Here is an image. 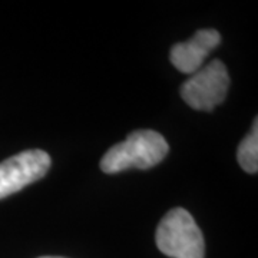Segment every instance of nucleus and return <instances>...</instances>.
Masks as SVG:
<instances>
[{"mask_svg": "<svg viewBox=\"0 0 258 258\" xmlns=\"http://www.w3.org/2000/svg\"><path fill=\"white\" fill-rule=\"evenodd\" d=\"M221 36L215 29H201L189 40L176 43L169 59L182 74L192 75L204 66L207 56L220 45Z\"/></svg>", "mask_w": 258, "mask_h": 258, "instance_id": "nucleus-5", "label": "nucleus"}, {"mask_svg": "<svg viewBox=\"0 0 258 258\" xmlns=\"http://www.w3.org/2000/svg\"><path fill=\"white\" fill-rule=\"evenodd\" d=\"M230 82L225 64L215 59L182 83L181 96L195 111H212L227 98Z\"/></svg>", "mask_w": 258, "mask_h": 258, "instance_id": "nucleus-3", "label": "nucleus"}, {"mask_svg": "<svg viewBox=\"0 0 258 258\" xmlns=\"http://www.w3.org/2000/svg\"><path fill=\"white\" fill-rule=\"evenodd\" d=\"M237 159L241 168L248 172L255 174L258 171V122L257 118L252 123V129L245 138L241 141L238 151H237Z\"/></svg>", "mask_w": 258, "mask_h": 258, "instance_id": "nucleus-6", "label": "nucleus"}, {"mask_svg": "<svg viewBox=\"0 0 258 258\" xmlns=\"http://www.w3.org/2000/svg\"><path fill=\"white\" fill-rule=\"evenodd\" d=\"M169 151L165 138L151 129H139L129 134L103 155L101 169L105 174H116L131 168L149 169L158 165Z\"/></svg>", "mask_w": 258, "mask_h": 258, "instance_id": "nucleus-1", "label": "nucleus"}, {"mask_svg": "<svg viewBox=\"0 0 258 258\" xmlns=\"http://www.w3.org/2000/svg\"><path fill=\"white\" fill-rule=\"evenodd\" d=\"M50 157L45 151L29 149L0 164V200L23 189L46 175Z\"/></svg>", "mask_w": 258, "mask_h": 258, "instance_id": "nucleus-4", "label": "nucleus"}, {"mask_svg": "<svg viewBox=\"0 0 258 258\" xmlns=\"http://www.w3.org/2000/svg\"><path fill=\"white\" fill-rule=\"evenodd\" d=\"M157 247L171 258H204L205 242L192 215L184 208L165 214L157 228Z\"/></svg>", "mask_w": 258, "mask_h": 258, "instance_id": "nucleus-2", "label": "nucleus"}, {"mask_svg": "<svg viewBox=\"0 0 258 258\" xmlns=\"http://www.w3.org/2000/svg\"><path fill=\"white\" fill-rule=\"evenodd\" d=\"M40 258H63V257H40Z\"/></svg>", "mask_w": 258, "mask_h": 258, "instance_id": "nucleus-7", "label": "nucleus"}]
</instances>
